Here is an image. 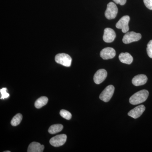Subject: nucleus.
Listing matches in <instances>:
<instances>
[{
    "mask_svg": "<svg viewBox=\"0 0 152 152\" xmlns=\"http://www.w3.org/2000/svg\"><path fill=\"white\" fill-rule=\"evenodd\" d=\"M149 96V92L146 90H142L133 95L130 98L129 102L133 105L142 103L146 100Z\"/></svg>",
    "mask_w": 152,
    "mask_h": 152,
    "instance_id": "nucleus-1",
    "label": "nucleus"
},
{
    "mask_svg": "<svg viewBox=\"0 0 152 152\" xmlns=\"http://www.w3.org/2000/svg\"><path fill=\"white\" fill-rule=\"evenodd\" d=\"M56 62L66 67H69L72 64V58L66 53H59L55 57Z\"/></svg>",
    "mask_w": 152,
    "mask_h": 152,
    "instance_id": "nucleus-2",
    "label": "nucleus"
},
{
    "mask_svg": "<svg viewBox=\"0 0 152 152\" xmlns=\"http://www.w3.org/2000/svg\"><path fill=\"white\" fill-rule=\"evenodd\" d=\"M118 12V9L116 5L113 2L109 3L107 6L105 12V16L108 20L115 19Z\"/></svg>",
    "mask_w": 152,
    "mask_h": 152,
    "instance_id": "nucleus-3",
    "label": "nucleus"
},
{
    "mask_svg": "<svg viewBox=\"0 0 152 152\" xmlns=\"http://www.w3.org/2000/svg\"><path fill=\"white\" fill-rule=\"evenodd\" d=\"M115 91V87L113 85H110L106 87L100 95L99 98L101 100L105 102H107L111 99Z\"/></svg>",
    "mask_w": 152,
    "mask_h": 152,
    "instance_id": "nucleus-4",
    "label": "nucleus"
},
{
    "mask_svg": "<svg viewBox=\"0 0 152 152\" xmlns=\"http://www.w3.org/2000/svg\"><path fill=\"white\" fill-rule=\"evenodd\" d=\"M141 38V34L140 33H137L134 31L129 32H127L124 36L123 42L124 44H129L133 42L138 41Z\"/></svg>",
    "mask_w": 152,
    "mask_h": 152,
    "instance_id": "nucleus-5",
    "label": "nucleus"
},
{
    "mask_svg": "<svg viewBox=\"0 0 152 152\" xmlns=\"http://www.w3.org/2000/svg\"><path fill=\"white\" fill-rule=\"evenodd\" d=\"M67 136L65 134L58 135L50 139V143L53 146L58 147L62 146L66 141Z\"/></svg>",
    "mask_w": 152,
    "mask_h": 152,
    "instance_id": "nucleus-6",
    "label": "nucleus"
},
{
    "mask_svg": "<svg viewBox=\"0 0 152 152\" xmlns=\"http://www.w3.org/2000/svg\"><path fill=\"white\" fill-rule=\"evenodd\" d=\"M130 17L128 15L124 16L121 18L116 24V27L118 29H121L124 33L127 32L129 30V23L130 21Z\"/></svg>",
    "mask_w": 152,
    "mask_h": 152,
    "instance_id": "nucleus-7",
    "label": "nucleus"
},
{
    "mask_svg": "<svg viewBox=\"0 0 152 152\" xmlns=\"http://www.w3.org/2000/svg\"><path fill=\"white\" fill-rule=\"evenodd\" d=\"M107 76L106 70L100 69L96 72L94 77V81L96 84H100L105 80Z\"/></svg>",
    "mask_w": 152,
    "mask_h": 152,
    "instance_id": "nucleus-8",
    "label": "nucleus"
},
{
    "mask_svg": "<svg viewBox=\"0 0 152 152\" xmlns=\"http://www.w3.org/2000/svg\"><path fill=\"white\" fill-rule=\"evenodd\" d=\"M116 36V33L113 29L109 28H106L104 30L103 39L105 42L111 43L113 42Z\"/></svg>",
    "mask_w": 152,
    "mask_h": 152,
    "instance_id": "nucleus-9",
    "label": "nucleus"
},
{
    "mask_svg": "<svg viewBox=\"0 0 152 152\" xmlns=\"http://www.w3.org/2000/svg\"><path fill=\"white\" fill-rule=\"evenodd\" d=\"M116 55L115 49L112 48H106L100 52V56L104 60H108L114 58Z\"/></svg>",
    "mask_w": 152,
    "mask_h": 152,
    "instance_id": "nucleus-10",
    "label": "nucleus"
},
{
    "mask_svg": "<svg viewBox=\"0 0 152 152\" xmlns=\"http://www.w3.org/2000/svg\"><path fill=\"white\" fill-rule=\"evenodd\" d=\"M145 110V107L143 105L137 106L131 110L128 113V115L134 118V119H137L142 114Z\"/></svg>",
    "mask_w": 152,
    "mask_h": 152,
    "instance_id": "nucleus-11",
    "label": "nucleus"
},
{
    "mask_svg": "<svg viewBox=\"0 0 152 152\" xmlns=\"http://www.w3.org/2000/svg\"><path fill=\"white\" fill-rule=\"evenodd\" d=\"M148 81V77L145 75H136L132 80V83L136 86L145 85Z\"/></svg>",
    "mask_w": 152,
    "mask_h": 152,
    "instance_id": "nucleus-12",
    "label": "nucleus"
},
{
    "mask_svg": "<svg viewBox=\"0 0 152 152\" xmlns=\"http://www.w3.org/2000/svg\"><path fill=\"white\" fill-rule=\"evenodd\" d=\"M45 146L41 145L39 143L37 142H33L31 143L28 147V152H42L43 151Z\"/></svg>",
    "mask_w": 152,
    "mask_h": 152,
    "instance_id": "nucleus-13",
    "label": "nucleus"
},
{
    "mask_svg": "<svg viewBox=\"0 0 152 152\" xmlns=\"http://www.w3.org/2000/svg\"><path fill=\"white\" fill-rule=\"evenodd\" d=\"M119 59L121 62L127 64H130L133 61V57L128 53H123L120 54Z\"/></svg>",
    "mask_w": 152,
    "mask_h": 152,
    "instance_id": "nucleus-14",
    "label": "nucleus"
},
{
    "mask_svg": "<svg viewBox=\"0 0 152 152\" xmlns=\"http://www.w3.org/2000/svg\"><path fill=\"white\" fill-rule=\"evenodd\" d=\"M48 102V99L46 96H42L37 100L35 103V107L37 109H40L46 105Z\"/></svg>",
    "mask_w": 152,
    "mask_h": 152,
    "instance_id": "nucleus-15",
    "label": "nucleus"
},
{
    "mask_svg": "<svg viewBox=\"0 0 152 152\" xmlns=\"http://www.w3.org/2000/svg\"><path fill=\"white\" fill-rule=\"evenodd\" d=\"M64 126L62 125L58 124L52 125L49 128L48 132L50 134H55L62 130Z\"/></svg>",
    "mask_w": 152,
    "mask_h": 152,
    "instance_id": "nucleus-16",
    "label": "nucleus"
},
{
    "mask_svg": "<svg viewBox=\"0 0 152 152\" xmlns=\"http://www.w3.org/2000/svg\"><path fill=\"white\" fill-rule=\"evenodd\" d=\"M23 119V116L20 113L17 114L12 119L11 124L13 126H16L20 124Z\"/></svg>",
    "mask_w": 152,
    "mask_h": 152,
    "instance_id": "nucleus-17",
    "label": "nucleus"
},
{
    "mask_svg": "<svg viewBox=\"0 0 152 152\" xmlns=\"http://www.w3.org/2000/svg\"><path fill=\"white\" fill-rule=\"evenodd\" d=\"M60 114L61 116L67 120H70L72 115L69 112L65 110H62L60 111Z\"/></svg>",
    "mask_w": 152,
    "mask_h": 152,
    "instance_id": "nucleus-18",
    "label": "nucleus"
},
{
    "mask_svg": "<svg viewBox=\"0 0 152 152\" xmlns=\"http://www.w3.org/2000/svg\"><path fill=\"white\" fill-rule=\"evenodd\" d=\"M7 88H4L1 89L0 90L1 92V99H5L8 98L10 96V94L7 92Z\"/></svg>",
    "mask_w": 152,
    "mask_h": 152,
    "instance_id": "nucleus-19",
    "label": "nucleus"
},
{
    "mask_svg": "<svg viewBox=\"0 0 152 152\" xmlns=\"http://www.w3.org/2000/svg\"><path fill=\"white\" fill-rule=\"evenodd\" d=\"M147 52L149 57L152 58V40L147 45Z\"/></svg>",
    "mask_w": 152,
    "mask_h": 152,
    "instance_id": "nucleus-20",
    "label": "nucleus"
},
{
    "mask_svg": "<svg viewBox=\"0 0 152 152\" xmlns=\"http://www.w3.org/2000/svg\"><path fill=\"white\" fill-rule=\"evenodd\" d=\"M146 7L150 10H152V0H143Z\"/></svg>",
    "mask_w": 152,
    "mask_h": 152,
    "instance_id": "nucleus-21",
    "label": "nucleus"
},
{
    "mask_svg": "<svg viewBox=\"0 0 152 152\" xmlns=\"http://www.w3.org/2000/svg\"><path fill=\"white\" fill-rule=\"evenodd\" d=\"M116 4H119L121 5H124L126 2V0H113Z\"/></svg>",
    "mask_w": 152,
    "mask_h": 152,
    "instance_id": "nucleus-22",
    "label": "nucleus"
},
{
    "mask_svg": "<svg viewBox=\"0 0 152 152\" xmlns=\"http://www.w3.org/2000/svg\"><path fill=\"white\" fill-rule=\"evenodd\" d=\"M4 152H10V151H4Z\"/></svg>",
    "mask_w": 152,
    "mask_h": 152,
    "instance_id": "nucleus-23",
    "label": "nucleus"
}]
</instances>
